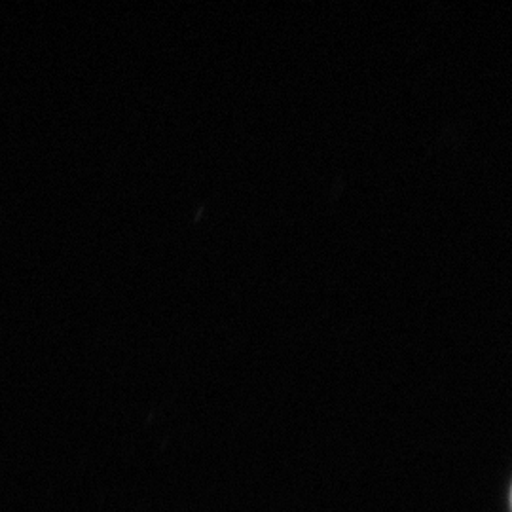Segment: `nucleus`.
Instances as JSON below:
<instances>
[{"label":"nucleus","instance_id":"obj_1","mask_svg":"<svg viewBox=\"0 0 512 512\" xmlns=\"http://www.w3.org/2000/svg\"><path fill=\"white\" fill-rule=\"evenodd\" d=\"M511 503H512V492H511Z\"/></svg>","mask_w":512,"mask_h":512}]
</instances>
